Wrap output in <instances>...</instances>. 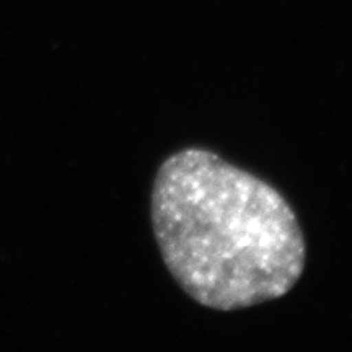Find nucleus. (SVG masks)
<instances>
[{
  "mask_svg": "<svg viewBox=\"0 0 352 352\" xmlns=\"http://www.w3.org/2000/svg\"><path fill=\"white\" fill-rule=\"evenodd\" d=\"M151 219L175 283L210 310L287 296L305 270V236L285 197L212 151L183 148L162 162Z\"/></svg>",
  "mask_w": 352,
  "mask_h": 352,
  "instance_id": "f257e3e1",
  "label": "nucleus"
}]
</instances>
